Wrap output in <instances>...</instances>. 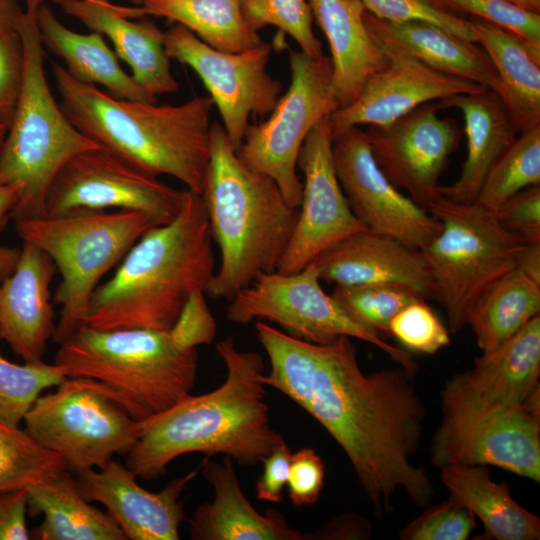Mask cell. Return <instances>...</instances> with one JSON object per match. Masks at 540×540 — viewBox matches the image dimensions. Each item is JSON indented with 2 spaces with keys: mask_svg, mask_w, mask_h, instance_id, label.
<instances>
[{
  "mask_svg": "<svg viewBox=\"0 0 540 540\" xmlns=\"http://www.w3.org/2000/svg\"><path fill=\"white\" fill-rule=\"evenodd\" d=\"M291 81L268 118L250 124L237 155L248 168L270 177L286 200L298 208L302 182L296 167L311 129L338 107L330 57L290 50Z\"/></svg>",
  "mask_w": 540,
  "mask_h": 540,
  "instance_id": "11",
  "label": "cell"
},
{
  "mask_svg": "<svg viewBox=\"0 0 540 540\" xmlns=\"http://www.w3.org/2000/svg\"><path fill=\"white\" fill-rule=\"evenodd\" d=\"M201 197L220 266L205 293L231 300L263 273L277 271L292 237L298 208L268 176L245 166L218 122Z\"/></svg>",
  "mask_w": 540,
  "mask_h": 540,
  "instance_id": "5",
  "label": "cell"
},
{
  "mask_svg": "<svg viewBox=\"0 0 540 540\" xmlns=\"http://www.w3.org/2000/svg\"><path fill=\"white\" fill-rule=\"evenodd\" d=\"M540 377V316L498 349L476 357L441 390L439 442L521 404Z\"/></svg>",
  "mask_w": 540,
  "mask_h": 540,
  "instance_id": "14",
  "label": "cell"
},
{
  "mask_svg": "<svg viewBox=\"0 0 540 540\" xmlns=\"http://www.w3.org/2000/svg\"><path fill=\"white\" fill-rule=\"evenodd\" d=\"M539 388L516 407L445 440L431 442L433 465H493L539 483Z\"/></svg>",
  "mask_w": 540,
  "mask_h": 540,
  "instance_id": "21",
  "label": "cell"
},
{
  "mask_svg": "<svg viewBox=\"0 0 540 540\" xmlns=\"http://www.w3.org/2000/svg\"><path fill=\"white\" fill-rule=\"evenodd\" d=\"M60 472L27 487L28 512L43 515L33 531L37 540H127L107 512L91 505L76 478Z\"/></svg>",
  "mask_w": 540,
  "mask_h": 540,
  "instance_id": "31",
  "label": "cell"
},
{
  "mask_svg": "<svg viewBox=\"0 0 540 540\" xmlns=\"http://www.w3.org/2000/svg\"><path fill=\"white\" fill-rule=\"evenodd\" d=\"M536 184H540V125L520 132L496 159L475 202L494 212L512 195Z\"/></svg>",
  "mask_w": 540,
  "mask_h": 540,
  "instance_id": "35",
  "label": "cell"
},
{
  "mask_svg": "<svg viewBox=\"0 0 540 540\" xmlns=\"http://www.w3.org/2000/svg\"><path fill=\"white\" fill-rule=\"evenodd\" d=\"M330 48L332 85L340 107L355 99L365 81L387 63L369 33L361 0H308Z\"/></svg>",
  "mask_w": 540,
  "mask_h": 540,
  "instance_id": "26",
  "label": "cell"
},
{
  "mask_svg": "<svg viewBox=\"0 0 540 540\" xmlns=\"http://www.w3.org/2000/svg\"><path fill=\"white\" fill-rule=\"evenodd\" d=\"M497 77V96L518 133L540 125V49L489 21L472 20Z\"/></svg>",
  "mask_w": 540,
  "mask_h": 540,
  "instance_id": "30",
  "label": "cell"
},
{
  "mask_svg": "<svg viewBox=\"0 0 540 540\" xmlns=\"http://www.w3.org/2000/svg\"><path fill=\"white\" fill-rule=\"evenodd\" d=\"M17 202V190L13 187L0 186V232L11 219V212Z\"/></svg>",
  "mask_w": 540,
  "mask_h": 540,
  "instance_id": "53",
  "label": "cell"
},
{
  "mask_svg": "<svg viewBox=\"0 0 540 540\" xmlns=\"http://www.w3.org/2000/svg\"><path fill=\"white\" fill-rule=\"evenodd\" d=\"M255 331L270 363L262 383L289 397L332 436L376 514L392 511L399 489L417 507L431 502L434 486L412 460L426 418L416 374L401 366L365 374L347 336L316 344L262 320Z\"/></svg>",
  "mask_w": 540,
  "mask_h": 540,
  "instance_id": "1",
  "label": "cell"
},
{
  "mask_svg": "<svg viewBox=\"0 0 540 540\" xmlns=\"http://www.w3.org/2000/svg\"><path fill=\"white\" fill-rule=\"evenodd\" d=\"M97 1L110 2V0H97Z\"/></svg>",
  "mask_w": 540,
  "mask_h": 540,
  "instance_id": "57",
  "label": "cell"
},
{
  "mask_svg": "<svg viewBox=\"0 0 540 540\" xmlns=\"http://www.w3.org/2000/svg\"><path fill=\"white\" fill-rule=\"evenodd\" d=\"M186 190H178L101 146L71 158L55 176L44 216L137 211L158 225L174 219Z\"/></svg>",
  "mask_w": 540,
  "mask_h": 540,
  "instance_id": "13",
  "label": "cell"
},
{
  "mask_svg": "<svg viewBox=\"0 0 540 540\" xmlns=\"http://www.w3.org/2000/svg\"><path fill=\"white\" fill-rule=\"evenodd\" d=\"M226 379L208 393L187 395L170 408L140 422L125 465L139 478L164 475L179 456L223 454L242 466H254L284 438L270 423L260 354L240 351L232 337L216 344Z\"/></svg>",
  "mask_w": 540,
  "mask_h": 540,
  "instance_id": "2",
  "label": "cell"
},
{
  "mask_svg": "<svg viewBox=\"0 0 540 540\" xmlns=\"http://www.w3.org/2000/svg\"><path fill=\"white\" fill-rule=\"evenodd\" d=\"M540 316V284L513 268L487 286L471 303L465 325L482 353L492 352Z\"/></svg>",
  "mask_w": 540,
  "mask_h": 540,
  "instance_id": "33",
  "label": "cell"
},
{
  "mask_svg": "<svg viewBox=\"0 0 540 540\" xmlns=\"http://www.w3.org/2000/svg\"><path fill=\"white\" fill-rule=\"evenodd\" d=\"M329 118L311 129L299 154L302 197L292 237L277 268L280 273L304 269L344 238L366 229L353 214L336 176Z\"/></svg>",
  "mask_w": 540,
  "mask_h": 540,
  "instance_id": "18",
  "label": "cell"
},
{
  "mask_svg": "<svg viewBox=\"0 0 540 540\" xmlns=\"http://www.w3.org/2000/svg\"><path fill=\"white\" fill-rule=\"evenodd\" d=\"M526 9L539 12L540 0H509Z\"/></svg>",
  "mask_w": 540,
  "mask_h": 540,
  "instance_id": "55",
  "label": "cell"
},
{
  "mask_svg": "<svg viewBox=\"0 0 540 540\" xmlns=\"http://www.w3.org/2000/svg\"><path fill=\"white\" fill-rule=\"evenodd\" d=\"M205 291H194L186 300L168 332L173 343L183 350L210 344L216 335V321L206 303Z\"/></svg>",
  "mask_w": 540,
  "mask_h": 540,
  "instance_id": "45",
  "label": "cell"
},
{
  "mask_svg": "<svg viewBox=\"0 0 540 540\" xmlns=\"http://www.w3.org/2000/svg\"><path fill=\"white\" fill-rule=\"evenodd\" d=\"M27 487L0 491V540L30 539L26 524Z\"/></svg>",
  "mask_w": 540,
  "mask_h": 540,
  "instance_id": "49",
  "label": "cell"
},
{
  "mask_svg": "<svg viewBox=\"0 0 540 540\" xmlns=\"http://www.w3.org/2000/svg\"><path fill=\"white\" fill-rule=\"evenodd\" d=\"M439 469L451 497L481 520L484 533L478 539L540 538V518L515 501L505 482H495L486 466L449 464Z\"/></svg>",
  "mask_w": 540,
  "mask_h": 540,
  "instance_id": "32",
  "label": "cell"
},
{
  "mask_svg": "<svg viewBox=\"0 0 540 540\" xmlns=\"http://www.w3.org/2000/svg\"><path fill=\"white\" fill-rule=\"evenodd\" d=\"M320 281L313 263L291 274H260L230 300L226 317L237 324L269 320L287 334L316 344H327L340 336L356 338L381 349L398 366L416 374L417 364L409 352L354 320L323 290Z\"/></svg>",
  "mask_w": 540,
  "mask_h": 540,
  "instance_id": "12",
  "label": "cell"
},
{
  "mask_svg": "<svg viewBox=\"0 0 540 540\" xmlns=\"http://www.w3.org/2000/svg\"><path fill=\"white\" fill-rule=\"evenodd\" d=\"M494 214L500 225L522 243H540V184L512 195Z\"/></svg>",
  "mask_w": 540,
  "mask_h": 540,
  "instance_id": "44",
  "label": "cell"
},
{
  "mask_svg": "<svg viewBox=\"0 0 540 540\" xmlns=\"http://www.w3.org/2000/svg\"><path fill=\"white\" fill-rule=\"evenodd\" d=\"M133 2H135L136 4L140 1V0H132Z\"/></svg>",
  "mask_w": 540,
  "mask_h": 540,
  "instance_id": "58",
  "label": "cell"
},
{
  "mask_svg": "<svg viewBox=\"0 0 540 540\" xmlns=\"http://www.w3.org/2000/svg\"><path fill=\"white\" fill-rule=\"evenodd\" d=\"M42 1L24 0L17 27L23 45V83L0 150V186L17 190L14 222L44 216L47 194L59 170L75 155L99 146L70 122L51 92L36 19Z\"/></svg>",
  "mask_w": 540,
  "mask_h": 540,
  "instance_id": "7",
  "label": "cell"
},
{
  "mask_svg": "<svg viewBox=\"0 0 540 540\" xmlns=\"http://www.w3.org/2000/svg\"><path fill=\"white\" fill-rule=\"evenodd\" d=\"M389 334L406 349L425 354H434L451 342L448 327L422 299L407 304L394 315Z\"/></svg>",
  "mask_w": 540,
  "mask_h": 540,
  "instance_id": "40",
  "label": "cell"
},
{
  "mask_svg": "<svg viewBox=\"0 0 540 540\" xmlns=\"http://www.w3.org/2000/svg\"><path fill=\"white\" fill-rule=\"evenodd\" d=\"M199 468L171 480L159 492L140 486L125 464L114 459L99 469L76 472L89 502L102 504L129 540H178L184 520L181 495Z\"/></svg>",
  "mask_w": 540,
  "mask_h": 540,
  "instance_id": "20",
  "label": "cell"
},
{
  "mask_svg": "<svg viewBox=\"0 0 540 540\" xmlns=\"http://www.w3.org/2000/svg\"><path fill=\"white\" fill-rule=\"evenodd\" d=\"M441 109L438 101L428 102L388 125L365 131L384 175L425 209L440 195L439 179L462 138L457 121L440 117Z\"/></svg>",
  "mask_w": 540,
  "mask_h": 540,
  "instance_id": "17",
  "label": "cell"
},
{
  "mask_svg": "<svg viewBox=\"0 0 540 540\" xmlns=\"http://www.w3.org/2000/svg\"><path fill=\"white\" fill-rule=\"evenodd\" d=\"M291 455L284 441L262 460L263 470L255 486L258 499L272 503L282 501L283 490L287 485L289 475Z\"/></svg>",
  "mask_w": 540,
  "mask_h": 540,
  "instance_id": "48",
  "label": "cell"
},
{
  "mask_svg": "<svg viewBox=\"0 0 540 540\" xmlns=\"http://www.w3.org/2000/svg\"><path fill=\"white\" fill-rule=\"evenodd\" d=\"M476 517L458 500L430 506L400 532L402 540H466L476 527Z\"/></svg>",
  "mask_w": 540,
  "mask_h": 540,
  "instance_id": "43",
  "label": "cell"
},
{
  "mask_svg": "<svg viewBox=\"0 0 540 540\" xmlns=\"http://www.w3.org/2000/svg\"><path fill=\"white\" fill-rule=\"evenodd\" d=\"M7 128L8 127L4 123L0 122V150L6 136Z\"/></svg>",
  "mask_w": 540,
  "mask_h": 540,
  "instance_id": "56",
  "label": "cell"
},
{
  "mask_svg": "<svg viewBox=\"0 0 540 540\" xmlns=\"http://www.w3.org/2000/svg\"><path fill=\"white\" fill-rule=\"evenodd\" d=\"M20 256V249L0 246V282L15 269Z\"/></svg>",
  "mask_w": 540,
  "mask_h": 540,
  "instance_id": "54",
  "label": "cell"
},
{
  "mask_svg": "<svg viewBox=\"0 0 540 540\" xmlns=\"http://www.w3.org/2000/svg\"><path fill=\"white\" fill-rule=\"evenodd\" d=\"M331 295L354 320L382 338L390 335L394 315L421 299L413 291L394 284L335 285Z\"/></svg>",
  "mask_w": 540,
  "mask_h": 540,
  "instance_id": "38",
  "label": "cell"
},
{
  "mask_svg": "<svg viewBox=\"0 0 540 540\" xmlns=\"http://www.w3.org/2000/svg\"><path fill=\"white\" fill-rule=\"evenodd\" d=\"M447 11L471 13L515 34L530 46L540 49V15L509 0H427Z\"/></svg>",
  "mask_w": 540,
  "mask_h": 540,
  "instance_id": "41",
  "label": "cell"
},
{
  "mask_svg": "<svg viewBox=\"0 0 540 540\" xmlns=\"http://www.w3.org/2000/svg\"><path fill=\"white\" fill-rule=\"evenodd\" d=\"M23 45L19 33L0 37V122L12 119L23 83Z\"/></svg>",
  "mask_w": 540,
  "mask_h": 540,
  "instance_id": "46",
  "label": "cell"
},
{
  "mask_svg": "<svg viewBox=\"0 0 540 540\" xmlns=\"http://www.w3.org/2000/svg\"><path fill=\"white\" fill-rule=\"evenodd\" d=\"M212 243L202 197L186 189L178 215L147 230L96 288L85 325L169 331L190 294L206 291L215 273Z\"/></svg>",
  "mask_w": 540,
  "mask_h": 540,
  "instance_id": "3",
  "label": "cell"
},
{
  "mask_svg": "<svg viewBox=\"0 0 540 540\" xmlns=\"http://www.w3.org/2000/svg\"><path fill=\"white\" fill-rule=\"evenodd\" d=\"M156 225L149 215L137 211L42 216L15 222L22 241L47 253L61 276L53 295V302L61 306L54 343L61 344L85 325L100 280Z\"/></svg>",
  "mask_w": 540,
  "mask_h": 540,
  "instance_id": "8",
  "label": "cell"
},
{
  "mask_svg": "<svg viewBox=\"0 0 540 540\" xmlns=\"http://www.w3.org/2000/svg\"><path fill=\"white\" fill-rule=\"evenodd\" d=\"M146 16L166 18L217 50L242 52L263 40L250 26L241 0H140Z\"/></svg>",
  "mask_w": 540,
  "mask_h": 540,
  "instance_id": "34",
  "label": "cell"
},
{
  "mask_svg": "<svg viewBox=\"0 0 540 540\" xmlns=\"http://www.w3.org/2000/svg\"><path fill=\"white\" fill-rule=\"evenodd\" d=\"M59 345L54 364L66 377L91 379L138 422L189 395L196 380L197 350L180 349L168 332L84 325Z\"/></svg>",
  "mask_w": 540,
  "mask_h": 540,
  "instance_id": "6",
  "label": "cell"
},
{
  "mask_svg": "<svg viewBox=\"0 0 540 540\" xmlns=\"http://www.w3.org/2000/svg\"><path fill=\"white\" fill-rule=\"evenodd\" d=\"M372 16L393 23L424 22L461 39L476 42L473 21L437 8L427 0H361Z\"/></svg>",
  "mask_w": 540,
  "mask_h": 540,
  "instance_id": "42",
  "label": "cell"
},
{
  "mask_svg": "<svg viewBox=\"0 0 540 540\" xmlns=\"http://www.w3.org/2000/svg\"><path fill=\"white\" fill-rule=\"evenodd\" d=\"M56 274L49 255L23 241L15 269L0 282V340L24 362L43 361L55 334L50 285Z\"/></svg>",
  "mask_w": 540,
  "mask_h": 540,
  "instance_id": "24",
  "label": "cell"
},
{
  "mask_svg": "<svg viewBox=\"0 0 540 540\" xmlns=\"http://www.w3.org/2000/svg\"><path fill=\"white\" fill-rule=\"evenodd\" d=\"M164 45L170 59L189 66L200 77L237 151L251 116L269 115L281 96V83L268 72L271 44L263 41L242 52H225L175 23L165 31Z\"/></svg>",
  "mask_w": 540,
  "mask_h": 540,
  "instance_id": "15",
  "label": "cell"
},
{
  "mask_svg": "<svg viewBox=\"0 0 540 540\" xmlns=\"http://www.w3.org/2000/svg\"><path fill=\"white\" fill-rule=\"evenodd\" d=\"M37 26L43 47L61 58L75 80L102 86L109 94L127 100L156 102L119 63L114 50L98 32L79 33L65 26L43 0L37 9Z\"/></svg>",
  "mask_w": 540,
  "mask_h": 540,
  "instance_id": "28",
  "label": "cell"
},
{
  "mask_svg": "<svg viewBox=\"0 0 540 540\" xmlns=\"http://www.w3.org/2000/svg\"><path fill=\"white\" fill-rule=\"evenodd\" d=\"M24 430L59 455L68 470L99 469L135 445L140 422L91 380L66 377L40 395L24 416Z\"/></svg>",
  "mask_w": 540,
  "mask_h": 540,
  "instance_id": "10",
  "label": "cell"
},
{
  "mask_svg": "<svg viewBox=\"0 0 540 540\" xmlns=\"http://www.w3.org/2000/svg\"><path fill=\"white\" fill-rule=\"evenodd\" d=\"M332 158L349 206L366 229L393 236L417 250L436 236L439 220L388 180L359 126L333 137Z\"/></svg>",
  "mask_w": 540,
  "mask_h": 540,
  "instance_id": "16",
  "label": "cell"
},
{
  "mask_svg": "<svg viewBox=\"0 0 540 540\" xmlns=\"http://www.w3.org/2000/svg\"><path fill=\"white\" fill-rule=\"evenodd\" d=\"M426 209L439 220L440 229L420 252L434 299L445 309L450 333H457L476 297L516 267L524 243L500 225L493 211L476 202H457L440 194Z\"/></svg>",
  "mask_w": 540,
  "mask_h": 540,
  "instance_id": "9",
  "label": "cell"
},
{
  "mask_svg": "<svg viewBox=\"0 0 540 540\" xmlns=\"http://www.w3.org/2000/svg\"><path fill=\"white\" fill-rule=\"evenodd\" d=\"M364 20L373 38L398 45L440 72L469 80L496 93L498 77L495 68L478 43L424 22L393 23L378 19L367 11Z\"/></svg>",
  "mask_w": 540,
  "mask_h": 540,
  "instance_id": "29",
  "label": "cell"
},
{
  "mask_svg": "<svg viewBox=\"0 0 540 540\" xmlns=\"http://www.w3.org/2000/svg\"><path fill=\"white\" fill-rule=\"evenodd\" d=\"M22 13L18 0H0V37L17 31Z\"/></svg>",
  "mask_w": 540,
  "mask_h": 540,
  "instance_id": "52",
  "label": "cell"
},
{
  "mask_svg": "<svg viewBox=\"0 0 540 540\" xmlns=\"http://www.w3.org/2000/svg\"><path fill=\"white\" fill-rule=\"evenodd\" d=\"M67 15L91 31L106 36L135 81L152 97L174 93L179 87L171 72L165 32L146 18L141 6L124 7L97 0H58Z\"/></svg>",
  "mask_w": 540,
  "mask_h": 540,
  "instance_id": "22",
  "label": "cell"
},
{
  "mask_svg": "<svg viewBox=\"0 0 540 540\" xmlns=\"http://www.w3.org/2000/svg\"><path fill=\"white\" fill-rule=\"evenodd\" d=\"M371 525L367 519L354 514L342 515L327 522L317 532L318 539H365L368 538Z\"/></svg>",
  "mask_w": 540,
  "mask_h": 540,
  "instance_id": "50",
  "label": "cell"
},
{
  "mask_svg": "<svg viewBox=\"0 0 540 540\" xmlns=\"http://www.w3.org/2000/svg\"><path fill=\"white\" fill-rule=\"evenodd\" d=\"M60 106L70 122L99 146L153 174L168 175L201 194L210 159V97L181 104L117 98L72 78L52 64Z\"/></svg>",
  "mask_w": 540,
  "mask_h": 540,
  "instance_id": "4",
  "label": "cell"
},
{
  "mask_svg": "<svg viewBox=\"0 0 540 540\" xmlns=\"http://www.w3.org/2000/svg\"><path fill=\"white\" fill-rule=\"evenodd\" d=\"M324 477V462L314 449L305 447L293 453L286 485L292 503L298 507L315 504L322 492Z\"/></svg>",
  "mask_w": 540,
  "mask_h": 540,
  "instance_id": "47",
  "label": "cell"
},
{
  "mask_svg": "<svg viewBox=\"0 0 540 540\" xmlns=\"http://www.w3.org/2000/svg\"><path fill=\"white\" fill-rule=\"evenodd\" d=\"M386 56V65L363 84L353 101L330 115L332 138L352 126H385L416 107L459 94L488 89L440 72L403 48L373 38Z\"/></svg>",
  "mask_w": 540,
  "mask_h": 540,
  "instance_id": "19",
  "label": "cell"
},
{
  "mask_svg": "<svg viewBox=\"0 0 540 540\" xmlns=\"http://www.w3.org/2000/svg\"><path fill=\"white\" fill-rule=\"evenodd\" d=\"M246 20L252 28L271 25L289 35L300 51L313 57L323 55L321 41L313 31V15L308 0H241Z\"/></svg>",
  "mask_w": 540,
  "mask_h": 540,
  "instance_id": "39",
  "label": "cell"
},
{
  "mask_svg": "<svg viewBox=\"0 0 540 540\" xmlns=\"http://www.w3.org/2000/svg\"><path fill=\"white\" fill-rule=\"evenodd\" d=\"M66 470L59 455L39 445L20 426L0 419V491L28 487Z\"/></svg>",
  "mask_w": 540,
  "mask_h": 540,
  "instance_id": "36",
  "label": "cell"
},
{
  "mask_svg": "<svg viewBox=\"0 0 540 540\" xmlns=\"http://www.w3.org/2000/svg\"><path fill=\"white\" fill-rule=\"evenodd\" d=\"M312 263L320 280L335 285L394 284L423 300L434 299V285L420 250L384 233L358 231Z\"/></svg>",
  "mask_w": 540,
  "mask_h": 540,
  "instance_id": "23",
  "label": "cell"
},
{
  "mask_svg": "<svg viewBox=\"0 0 540 540\" xmlns=\"http://www.w3.org/2000/svg\"><path fill=\"white\" fill-rule=\"evenodd\" d=\"M515 268L540 284V243L524 244Z\"/></svg>",
  "mask_w": 540,
  "mask_h": 540,
  "instance_id": "51",
  "label": "cell"
},
{
  "mask_svg": "<svg viewBox=\"0 0 540 540\" xmlns=\"http://www.w3.org/2000/svg\"><path fill=\"white\" fill-rule=\"evenodd\" d=\"M65 378L56 364L44 361L16 364L0 355V419L20 426L41 393Z\"/></svg>",
  "mask_w": 540,
  "mask_h": 540,
  "instance_id": "37",
  "label": "cell"
},
{
  "mask_svg": "<svg viewBox=\"0 0 540 540\" xmlns=\"http://www.w3.org/2000/svg\"><path fill=\"white\" fill-rule=\"evenodd\" d=\"M441 108H457L464 118L467 156L458 179L440 186V194L457 202H475L496 159L517 137V129L500 98L491 90L438 100Z\"/></svg>",
  "mask_w": 540,
  "mask_h": 540,
  "instance_id": "27",
  "label": "cell"
},
{
  "mask_svg": "<svg viewBox=\"0 0 540 540\" xmlns=\"http://www.w3.org/2000/svg\"><path fill=\"white\" fill-rule=\"evenodd\" d=\"M212 486L211 502L200 504L188 520L193 540H307L311 536L292 528L277 510L259 513L244 495L232 459L221 463L204 457L199 467Z\"/></svg>",
  "mask_w": 540,
  "mask_h": 540,
  "instance_id": "25",
  "label": "cell"
},
{
  "mask_svg": "<svg viewBox=\"0 0 540 540\" xmlns=\"http://www.w3.org/2000/svg\"><path fill=\"white\" fill-rule=\"evenodd\" d=\"M50 1H52V2L56 3V2L58 1V0H50Z\"/></svg>",
  "mask_w": 540,
  "mask_h": 540,
  "instance_id": "59",
  "label": "cell"
}]
</instances>
